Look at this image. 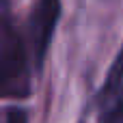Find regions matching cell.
I'll list each match as a JSON object with an SVG mask.
<instances>
[{
    "label": "cell",
    "mask_w": 123,
    "mask_h": 123,
    "mask_svg": "<svg viewBox=\"0 0 123 123\" xmlns=\"http://www.w3.org/2000/svg\"><path fill=\"white\" fill-rule=\"evenodd\" d=\"M97 123H123V43L97 93Z\"/></svg>",
    "instance_id": "3"
},
{
    "label": "cell",
    "mask_w": 123,
    "mask_h": 123,
    "mask_svg": "<svg viewBox=\"0 0 123 123\" xmlns=\"http://www.w3.org/2000/svg\"><path fill=\"white\" fill-rule=\"evenodd\" d=\"M4 123H28V112L17 106H9L4 110Z\"/></svg>",
    "instance_id": "4"
},
{
    "label": "cell",
    "mask_w": 123,
    "mask_h": 123,
    "mask_svg": "<svg viewBox=\"0 0 123 123\" xmlns=\"http://www.w3.org/2000/svg\"><path fill=\"white\" fill-rule=\"evenodd\" d=\"M30 63L24 41L11 19L9 2L2 0L0 17V91L9 99H24L30 95Z\"/></svg>",
    "instance_id": "1"
},
{
    "label": "cell",
    "mask_w": 123,
    "mask_h": 123,
    "mask_svg": "<svg viewBox=\"0 0 123 123\" xmlns=\"http://www.w3.org/2000/svg\"><path fill=\"white\" fill-rule=\"evenodd\" d=\"M61 17V0H37L28 17V48L37 69L43 67L45 54L50 50L56 24Z\"/></svg>",
    "instance_id": "2"
}]
</instances>
